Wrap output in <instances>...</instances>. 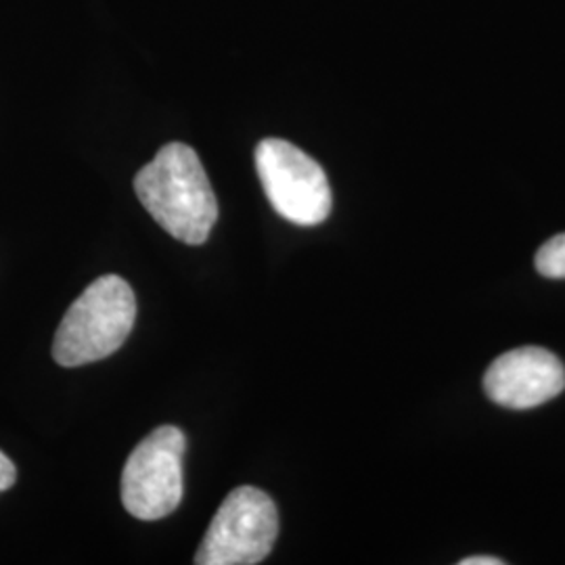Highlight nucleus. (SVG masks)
Returning <instances> with one entry per match:
<instances>
[{
	"label": "nucleus",
	"instance_id": "1",
	"mask_svg": "<svg viewBox=\"0 0 565 565\" xmlns=\"http://www.w3.org/2000/svg\"><path fill=\"white\" fill-rule=\"evenodd\" d=\"M142 207L168 235L189 245L207 242L218 221V202L202 160L184 142H168L135 177Z\"/></svg>",
	"mask_w": 565,
	"mask_h": 565
},
{
	"label": "nucleus",
	"instance_id": "2",
	"mask_svg": "<svg viewBox=\"0 0 565 565\" xmlns=\"http://www.w3.org/2000/svg\"><path fill=\"white\" fill-rule=\"evenodd\" d=\"M137 319V298L118 275L90 282L72 303L53 342V359L61 366L97 363L118 352Z\"/></svg>",
	"mask_w": 565,
	"mask_h": 565
},
{
	"label": "nucleus",
	"instance_id": "3",
	"mask_svg": "<svg viewBox=\"0 0 565 565\" xmlns=\"http://www.w3.org/2000/svg\"><path fill=\"white\" fill-rule=\"evenodd\" d=\"M279 536L275 501L254 486L235 488L216 511L198 551V565L260 564Z\"/></svg>",
	"mask_w": 565,
	"mask_h": 565
},
{
	"label": "nucleus",
	"instance_id": "4",
	"mask_svg": "<svg viewBox=\"0 0 565 565\" xmlns=\"http://www.w3.org/2000/svg\"><path fill=\"white\" fill-rule=\"evenodd\" d=\"M184 450L186 438L174 425L158 427L132 450L121 473V503L132 518L156 522L181 505Z\"/></svg>",
	"mask_w": 565,
	"mask_h": 565
},
{
	"label": "nucleus",
	"instance_id": "5",
	"mask_svg": "<svg viewBox=\"0 0 565 565\" xmlns=\"http://www.w3.org/2000/svg\"><path fill=\"white\" fill-rule=\"evenodd\" d=\"M256 168L273 210L289 223L315 226L331 214V186L323 168L282 139L256 147Z\"/></svg>",
	"mask_w": 565,
	"mask_h": 565
},
{
	"label": "nucleus",
	"instance_id": "6",
	"mask_svg": "<svg viewBox=\"0 0 565 565\" xmlns=\"http://www.w3.org/2000/svg\"><path fill=\"white\" fill-rule=\"evenodd\" d=\"M484 390L488 398L499 406L515 411L534 408L564 392L565 366L545 348H518L490 364Z\"/></svg>",
	"mask_w": 565,
	"mask_h": 565
},
{
	"label": "nucleus",
	"instance_id": "7",
	"mask_svg": "<svg viewBox=\"0 0 565 565\" xmlns=\"http://www.w3.org/2000/svg\"><path fill=\"white\" fill-rule=\"evenodd\" d=\"M536 268L548 279H565V233L555 235L539 249Z\"/></svg>",
	"mask_w": 565,
	"mask_h": 565
},
{
	"label": "nucleus",
	"instance_id": "8",
	"mask_svg": "<svg viewBox=\"0 0 565 565\" xmlns=\"http://www.w3.org/2000/svg\"><path fill=\"white\" fill-rule=\"evenodd\" d=\"M18 480V469L13 461L0 450V492L9 490Z\"/></svg>",
	"mask_w": 565,
	"mask_h": 565
},
{
	"label": "nucleus",
	"instance_id": "9",
	"mask_svg": "<svg viewBox=\"0 0 565 565\" xmlns=\"http://www.w3.org/2000/svg\"><path fill=\"white\" fill-rule=\"evenodd\" d=\"M505 562L499 557H490V555H473V557H465L459 565H503Z\"/></svg>",
	"mask_w": 565,
	"mask_h": 565
}]
</instances>
